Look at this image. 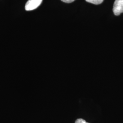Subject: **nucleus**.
I'll return each instance as SVG.
<instances>
[{"label":"nucleus","mask_w":123,"mask_h":123,"mask_svg":"<svg viewBox=\"0 0 123 123\" xmlns=\"http://www.w3.org/2000/svg\"><path fill=\"white\" fill-rule=\"evenodd\" d=\"M75 123H89L87 122L85 120H84L83 119H77Z\"/></svg>","instance_id":"4"},{"label":"nucleus","mask_w":123,"mask_h":123,"mask_svg":"<svg viewBox=\"0 0 123 123\" xmlns=\"http://www.w3.org/2000/svg\"><path fill=\"white\" fill-rule=\"evenodd\" d=\"M87 2L93 4L98 5L102 3L104 0H85Z\"/></svg>","instance_id":"3"},{"label":"nucleus","mask_w":123,"mask_h":123,"mask_svg":"<svg viewBox=\"0 0 123 123\" xmlns=\"http://www.w3.org/2000/svg\"><path fill=\"white\" fill-rule=\"evenodd\" d=\"M62 1L65 2V3H70L71 2H73V1H74L75 0H61Z\"/></svg>","instance_id":"5"},{"label":"nucleus","mask_w":123,"mask_h":123,"mask_svg":"<svg viewBox=\"0 0 123 123\" xmlns=\"http://www.w3.org/2000/svg\"><path fill=\"white\" fill-rule=\"evenodd\" d=\"M113 12L116 16L123 13V0H115L113 6Z\"/></svg>","instance_id":"2"},{"label":"nucleus","mask_w":123,"mask_h":123,"mask_svg":"<svg viewBox=\"0 0 123 123\" xmlns=\"http://www.w3.org/2000/svg\"><path fill=\"white\" fill-rule=\"evenodd\" d=\"M43 0H28L25 6L26 11H31L37 8L41 4Z\"/></svg>","instance_id":"1"}]
</instances>
